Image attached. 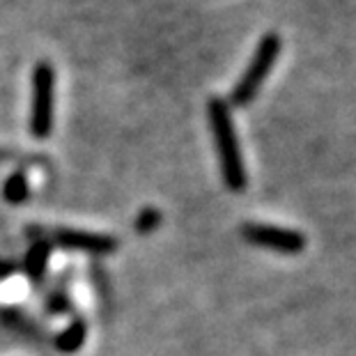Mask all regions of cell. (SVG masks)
Returning a JSON list of instances; mask_svg holds the SVG:
<instances>
[{
    "label": "cell",
    "instance_id": "cell-1",
    "mask_svg": "<svg viewBox=\"0 0 356 356\" xmlns=\"http://www.w3.org/2000/svg\"><path fill=\"white\" fill-rule=\"evenodd\" d=\"M207 115L218 147V156H221V170L225 184L232 191H241L246 184V170H244V161H241V149H239L237 134H234V122L228 104L214 97L207 104Z\"/></svg>",
    "mask_w": 356,
    "mask_h": 356
},
{
    "label": "cell",
    "instance_id": "cell-2",
    "mask_svg": "<svg viewBox=\"0 0 356 356\" xmlns=\"http://www.w3.org/2000/svg\"><path fill=\"white\" fill-rule=\"evenodd\" d=\"M280 49H283V42H280V37L276 33H267L262 37L255 49L253 60L248 63L246 72L241 74V79L237 81V86H234L230 95V102L234 106H246L251 99H255L257 90L262 88L264 79L274 70L276 60L280 56Z\"/></svg>",
    "mask_w": 356,
    "mask_h": 356
},
{
    "label": "cell",
    "instance_id": "cell-3",
    "mask_svg": "<svg viewBox=\"0 0 356 356\" xmlns=\"http://www.w3.org/2000/svg\"><path fill=\"white\" fill-rule=\"evenodd\" d=\"M53 111H56V72L51 63H37L33 72V111H30V131L35 138H49L53 131Z\"/></svg>",
    "mask_w": 356,
    "mask_h": 356
},
{
    "label": "cell",
    "instance_id": "cell-4",
    "mask_svg": "<svg viewBox=\"0 0 356 356\" xmlns=\"http://www.w3.org/2000/svg\"><path fill=\"white\" fill-rule=\"evenodd\" d=\"M244 237L253 244L276 248V251L283 253H299L306 246V239L299 232L274 228V225H246Z\"/></svg>",
    "mask_w": 356,
    "mask_h": 356
},
{
    "label": "cell",
    "instance_id": "cell-5",
    "mask_svg": "<svg viewBox=\"0 0 356 356\" xmlns=\"http://www.w3.org/2000/svg\"><path fill=\"white\" fill-rule=\"evenodd\" d=\"M47 239L56 241L60 246L70 248H81V251L90 253H111L115 248V239L104 237V234H92V232H76V230H56L47 234Z\"/></svg>",
    "mask_w": 356,
    "mask_h": 356
},
{
    "label": "cell",
    "instance_id": "cell-6",
    "mask_svg": "<svg viewBox=\"0 0 356 356\" xmlns=\"http://www.w3.org/2000/svg\"><path fill=\"white\" fill-rule=\"evenodd\" d=\"M83 340H86V327H83L81 322H76L58 338V350L60 352H76L83 345Z\"/></svg>",
    "mask_w": 356,
    "mask_h": 356
},
{
    "label": "cell",
    "instance_id": "cell-7",
    "mask_svg": "<svg viewBox=\"0 0 356 356\" xmlns=\"http://www.w3.org/2000/svg\"><path fill=\"white\" fill-rule=\"evenodd\" d=\"M47 260H49V244L47 241H37V244L33 246V251H30L28 255V274L40 278L44 267H47Z\"/></svg>",
    "mask_w": 356,
    "mask_h": 356
},
{
    "label": "cell",
    "instance_id": "cell-8",
    "mask_svg": "<svg viewBox=\"0 0 356 356\" xmlns=\"http://www.w3.org/2000/svg\"><path fill=\"white\" fill-rule=\"evenodd\" d=\"M5 198L10 202H24L28 198V181L21 172H17V175H12L10 179H7Z\"/></svg>",
    "mask_w": 356,
    "mask_h": 356
},
{
    "label": "cell",
    "instance_id": "cell-9",
    "mask_svg": "<svg viewBox=\"0 0 356 356\" xmlns=\"http://www.w3.org/2000/svg\"><path fill=\"white\" fill-rule=\"evenodd\" d=\"M159 221H161V214H159V211H154V209H145V211L140 214L138 221H136V228H138L140 232H149L152 228H156Z\"/></svg>",
    "mask_w": 356,
    "mask_h": 356
},
{
    "label": "cell",
    "instance_id": "cell-10",
    "mask_svg": "<svg viewBox=\"0 0 356 356\" xmlns=\"http://www.w3.org/2000/svg\"><path fill=\"white\" fill-rule=\"evenodd\" d=\"M12 274V267L7 262L0 260V278H5V276H10Z\"/></svg>",
    "mask_w": 356,
    "mask_h": 356
},
{
    "label": "cell",
    "instance_id": "cell-11",
    "mask_svg": "<svg viewBox=\"0 0 356 356\" xmlns=\"http://www.w3.org/2000/svg\"><path fill=\"white\" fill-rule=\"evenodd\" d=\"M5 156H10V154H7V152H3V149H0V159H5Z\"/></svg>",
    "mask_w": 356,
    "mask_h": 356
}]
</instances>
